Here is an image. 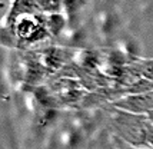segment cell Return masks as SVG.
<instances>
[{"instance_id": "6da1fadb", "label": "cell", "mask_w": 153, "mask_h": 149, "mask_svg": "<svg viewBox=\"0 0 153 149\" xmlns=\"http://www.w3.org/2000/svg\"><path fill=\"white\" fill-rule=\"evenodd\" d=\"M149 118L113 108L109 110V126L113 135L134 148H150L147 139Z\"/></svg>"}, {"instance_id": "7a4b0ae2", "label": "cell", "mask_w": 153, "mask_h": 149, "mask_svg": "<svg viewBox=\"0 0 153 149\" xmlns=\"http://www.w3.org/2000/svg\"><path fill=\"white\" fill-rule=\"evenodd\" d=\"M89 93L86 88L74 77H57L49 83L46 89V98L52 103H63V105H72V103H82L83 99Z\"/></svg>"}, {"instance_id": "3957f363", "label": "cell", "mask_w": 153, "mask_h": 149, "mask_svg": "<svg viewBox=\"0 0 153 149\" xmlns=\"http://www.w3.org/2000/svg\"><path fill=\"white\" fill-rule=\"evenodd\" d=\"M110 105L113 108H117L120 110L129 112V113L147 116L153 113V90L123 96L117 101L112 102Z\"/></svg>"}, {"instance_id": "277c9868", "label": "cell", "mask_w": 153, "mask_h": 149, "mask_svg": "<svg viewBox=\"0 0 153 149\" xmlns=\"http://www.w3.org/2000/svg\"><path fill=\"white\" fill-rule=\"evenodd\" d=\"M34 7L39 14L50 16V14H60L63 10V0H34Z\"/></svg>"}, {"instance_id": "5b68a950", "label": "cell", "mask_w": 153, "mask_h": 149, "mask_svg": "<svg viewBox=\"0 0 153 149\" xmlns=\"http://www.w3.org/2000/svg\"><path fill=\"white\" fill-rule=\"evenodd\" d=\"M113 138H114V143H116V148L117 149H153V148H134V146H130V145H127L126 142L117 139L116 136H113Z\"/></svg>"}, {"instance_id": "8992f818", "label": "cell", "mask_w": 153, "mask_h": 149, "mask_svg": "<svg viewBox=\"0 0 153 149\" xmlns=\"http://www.w3.org/2000/svg\"><path fill=\"white\" fill-rule=\"evenodd\" d=\"M147 118H149V121L153 123V113H150V115H147Z\"/></svg>"}]
</instances>
